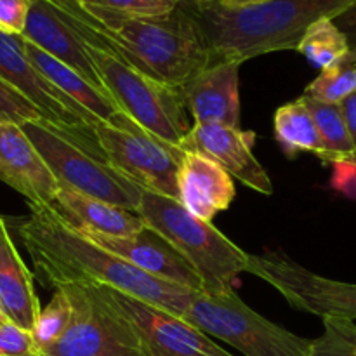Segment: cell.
Wrapping results in <instances>:
<instances>
[{
    "label": "cell",
    "instance_id": "6da1fadb",
    "mask_svg": "<svg viewBox=\"0 0 356 356\" xmlns=\"http://www.w3.org/2000/svg\"><path fill=\"white\" fill-rule=\"evenodd\" d=\"M16 233L44 287L106 285L183 318L195 291L160 280L94 243L52 207H30Z\"/></svg>",
    "mask_w": 356,
    "mask_h": 356
},
{
    "label": "cell",
    "instance_id": "7a4b0ae2",
    "mask_svg": "<svg viewBox=\"0 0 356 356\" xmlns=\"http://www.w3.org/2000/svg\"><path fill=\"white\" fill-rule=\"evenodd\" d=\"M86 23L117 54L146 75L181 87L214 63L193 17L177 3L156 16L125 14L73 0Z\"/></svg>",
    "mask_w": 356,
    "mask_h": 356
},
{
    "label": "cell",
    "instance_id": "3957f363",
    "mask_svg": "<svg viewBox=\"0 0 356 356\" xmlns=\"http://www.w3.org/2000/svg\"><path fill=\"white\" fill-rule=\"evenodd\" d=\"M355 0H268L245 7L216 2L179 6L193 17L216 61L243 65L257 56L296 51L305 31L322 17H334Z\"/></svg>",
    "mask_w": 356,
    "mask_h": 356
},
{
    "label": "cell",
    "instance_id": "277c9868",
    "mask_svg": "<svg viewBox=\"0 0 356 356\" xmlns=\"http://www.w3.org/2000/svg\"><path fill=\"white\" fill-rule=\"evenodd\" d=\"M82 40L92 70L110 99L153 136L179 148L193 127L179 87L163 83L125 61L86 23L73 0H47Z\"/></svg>",
    "mask_w": 356,
    "mask_h": 356
},
{
    "label": "cell",
    "instance_id": "5b68a950",
    "mask_svg": "<svg viewBox=\"0 0 356 356\" xmlns=\"http://www.w3.org/2000/svg\"><path fill=\"white\" fill-rule=\"evenodd\" d=\"M134 214L197 271L204 291L233 289L236 277L247 271L250 254L212 222L195 218L176 198L143 190Z\"/></svg>",
    "mask_w": 356,
    "mask_h": 356
},
{
    "label": "cell",
    "instance_id": "8992f818",
    "mask_svg": "<svg viewBox=\"0 0 356 356\" xmlns=\"http://www.w3.org/2000/svg\"><path fill=\"white\" fill-rule=\"evenodd\" d=\"M21 129L59 184L125 211H136L143 188L115 170L99 152L42 118L24 122Z\"/></svg>",
    "mask_w": 356,
    "mask_h": 356
},
{
    "label": "cell",
    "instance_id": "52a82bcc",
    "mask_svg": "<svg viewBox=\"0 0 356 356\" xmlns=\"http://www.w3.org/2000/svg\"><path fill=\"white\" fill-rule=\"evenodd\" d=\"M183 320L245 356H309L312 341L261 316L233 289L195 292Z\"/></svg>",
    "mask_w": 356,
    "mask_h": 356
},
{
    "label": "cell",
    "instance_id": "ba28073f",
    "mask_svg": "<svg viewBox=\"0 0 356 356\" xmlns=\"http://www.w3.org/2000/svg\"><path fill=\"white\" fill-rule=\"evenodd\" d=\"M92 134L104 160L143 190L177 200L183 152L167 145L120 111L111 124L96 122Z\"/></svg>",
    "mask_w": 356,
    "mask_h": 356
},
{
    "label": "cell",
    "instance_id": "9c48e42d",
    "mask_svg": "<svg viewBox=\"0 0 356 356\" xmlns=\"http://www.w3.org/2000/svg\"><path fill=\"white\" fill-rule=\"evenodd\" d=\"M247 273L271 285L299 312L312 313L320 318L356 320V284L313 273L282 249L250 254Z\"/></svg>",
    "mask_w": 356,
    "mask_h": 356
},
{
    "label": "cell",
    "instance_id": "30bf717a",
    "mask_svg": "<svg viewBox=\"0 0 356 356\" xmlns=\"http://www.w3.org/2000/svg\"><path fill=\"white\" fill-rule=\"evenodd\" d=\"M72 305L68 329L40 356H143L138 339L122 316L108 308L90 285L63 284Z\"/></svg>",
    "mask_w": 356,
    "mask_h": 356
},
{
    "label": "cell",
    "instance_id": "8fae6325",
    "mask_svg": "<svg viewBox=\"0 0 356 356\" xmlns=\"http://www.w3.org/2000/svg\"><path fill=\"white\" fill-rule=\"evenodd\" d=\"M97 298L127 322L143 356H235L186 320L106 285H90Z\"/></svg>",
    "mask_w": 356,
    "mask_h": 356
},
{
    "label": "cell",
    "instance_id": "7c38bea8",
    "mask_svg": "<svg viewBox=\"0 0 356 356\" xmlns=\"http://www.w3.org/2000/svg\"><path fill=\"white\" fill-rule=\"evenodd\" d=\"M254 132L221 124H193L183 141L181 152H193L218 163L233 179L263 195L273 193V183L252 152Z\"/></svg>",
    "mask_w": 356,
    "mask_h": 356
},
{
    "label": "cell",
    "instance_id": "4fadbf2b",
    "mask_svg": "<svg viewBox=\"0 0 356 356\" xmlns=\"http://www.w3.org/2000/svg\"><path fill=\"white\" fill-rule=\"evenodd\" d=\"M82 233L89 236L94 243L110 250L111 254L122 257L129 264L152 275V277L181 285V287H186L195 292L204 291V285H202L197 271L165 240L160 238L155 232L146 226L139 233L129 236H110L94 232Z\"/></svg>",
    "mask_w": 356,
    "mask_h": 356
},
{
    "label": "cell",
    "instance_id": "5bb4252c",
    "mask_svg": "<svg viewBox=\"0 0 356 356\" xmlns=\"http://www.w3.org/2000/svg\"><path fill=\"white\" fill-rule=\"evenodd\" d=\"M0 181L30 207H52L59 183L17 124H0Z\"/></svg>",
    "mask_w": 356,
    "mask_h": 356
},
{
    "label": "cell",
    "instance_id": "9a60e30c",
    "mask_svg": "<svg viewBox=\"0 0 356 356\" xmlns=\"http://www.w3.org/2000/svg\"><path fill=\"white\" fill-rule=\"evenodd\" d=\"M240 66L236 61H216L179 87L193 124L240 127Z\"/></svg>",
    "mask_w": 356,
    "mask_h": 356
},
{
    "label": "cell",
    "instance_id": "2e32d148",
    "mask_svg": "<svg viewBox=\"0 0 356 356\" xmlns=\"http://www.w3.org/2000/svg\"><path fill=\"white\" fill-rule=\"evenodd\" d=\"M176 183L181 205L207 222H212L219 212L228 211L236 197L233 177L200 153L183 152Z\"/></svg>",
    "mask_w": 356,
    "mask_h": 356
},
{
    "label": "cell",
    "instance_id": "e0dca14e",
    "mask_svg": "<svg viewBox=\"0 0 356 356\" xmlns=\"http://www.w3.org/2000/svg\"><path fill=\"white\" fill-rule=\"evenodd\" d=\"M21 37L30 40L31 44L40 47L42 51L51 54L58 61L65 63L79 75H82L87 82L104 92L103 86L87 58L80 37L47 0H31L26 28Z\"/></svg>",
    "mask_w": 356,
    "mask_h": 356
},
{
    "label": "cell",
    "instance_id": "ac0fdd59",
    "mask_svg": "<svg viewBox=\"0 0 356 356\" xmlns=\"http://www.w3.org/2000/svg\"><path fill=\"white\" fill-rule=\"evenodd\" d=\"M0 306L10 322L30 332L42 309L33 271L24 264L10 235L9 219L3 216H0Z\"/></svg>",
    "mask_w": 356,
    "mask_h": 356
},
{
    "label": "cell",
    "instance_id": "d6986e66",
    "mask_svg": "<svg viewBox=\"0 0 356 356\" xmlns=\"http://www.w3.org/2000/svg\"><path fill=\"white\" fill-rule=\"evenodd\" d=\"M52 209L68 225L80 232H94L110 236L136 235L145 228L138 214L111 205L108 202L83 195L68 186L59 184Z\"/></svg>",
    "mask_w": 356,
    "mask_h": 356
},
{
    "label": "cell",
    "instance_id": "ffe728a7",
    "mask_svg": "<svg viewBox=\"0 0 356 356\" xmlns=\"http://www.w3.org/2000/svg\"><path fill=\"white\" fill-rule=\"evenodd\" d=\"M19 38L21 49H23L24 56L28 61L31 63L35 70L44 76L47 82H51L59 92L68 96L73 103L79 104L83 111L96 118L97 122H104V124H111L115 118L120 113V108L106 96L101 89L94 87L92 83L87 82L82 75L66 66L65 63L58 61L52 58L51 54L42 51L35 44L23 37Z\"/></svg>",
    "mask_w": 356,
    "mask_h": 356
},
{
    "label": "cell",
    "instance_id": "44dd1931",
    "mask_svg": "<svg viewBox=\"0 0 356 356\" xmlns=\"http://www.w3.org/2000/svg\"><path fill=\"white\" fill-rule=\"evenodd\" d=\"M273 131L275 139L289 159H296L301 153H312L323 163L327 162L318 129L302 97L282 104L275 111Z\"/></svg>",
    "mask_w": 356,
    "mask_h": 356
},
{
    "label": "cell",
    "instance_id": "7402d4cb",
    "mask_svg": "<svg viewBox=\"0 0 356 356\" xmlns=\"http://www.w3.org/2000/svg\"><path fill=\"white\" fill-rule=\"evenodd\" d=\"M315 120L316 129H318L320 139H322L323 149H325L327 162L334 163L337 160H350L356 159L355 146L348 132L346 122H344L343 111L339 104H330L316 101L313 97L301 96Z\"/></svg>",
    "mask_w": 356,
    "mask_h": 356
},
{
    "label": "cell",
    "instance_id": "603a6c76",
    "mask_svg": "<svg viewBox=\"0 0 356 356\" xmlns=\"http://www.w3.org/2000/svg\"><path fill=\"white\" fill-rule=\"evenodd\" d=\"M296 51L301 52L315 68L322 72L341 61L351 47L336 23L330 17H322L305 31Z\"/></svg>",
    "mask_w": 356,
    "mask_h": 356
},
{
    "label": "cell",
    "instance_id": "cb8c5ba5",
    "mask_svg": "<svg viewBox=\"0 0 356 356\" xmlns=\"http://www.w3.org/2000/svg\"><path fill=\"white\" fill-rule=\"evenodd\" d=\"M70 320H72V305L61 289H54V296L49 305L40 309L31 330L38 350L42 351L54 344L68 329Z\"/></svg>",
    "mask_w": 356,
    "mask_h": 356
},
{
    "label": "cell",
    "instance_id": "d4e9b609",
    "mask_svg": "<svg viewBox=\"0 0 356 356\" xmlns=\"http://www.w3.org/2000/svg\"><path fill=\"white\" fill-rule=\"evenodd\" d=\"M323 334L312 341L309 356H356L355 343L343 318H323Z\"/></svg>",
    "mask_w": 356,
    "mask_h": 356
},
{
    "label": "cell",
    "instance_id": "484cf974",
    "mask_svg": "<svg viewBox=\"0 0 356 356\" xmlns=\"http://www.w3.org/2000/svg\"><path fill=\"white\" fill-rule=\"evenodd\" d=\"M37 118H42L38 108L19 90L0 79V124L21 125L28 120H37Z\"/></svg>",
    "mask_w": 356,
    "mask_h": 356
},
{
    "label": "cell",
    "instance_id": "4316f807",
    "mask_svg": "<svg viewBox=\"0 0 356 356\" xmlns=\"http://www.w3.org/2000/svg\"><path fill=\"white\" fill-rule=\"evenodd\" d=\"M0 356H40L33 334L9 318L0 325Z\"/></svg>",
    "mask_w": 356,
    "mask_h": 356
},
{
    "label": "cell",
    "instance_id": "83f0119b",
    "mask_svg": "<svg viewBox=\"0 0 356 356\" xmlns=\"http://www.w3.org/2000/svg\"><path fill=\"white\" fill-rule=\"evenodd\" d=\"M89 6L104 7L125 14H141V16H156L167 14L177 7L176 0H79Z\"/></svg>",
    "mask_w": 356,
    "mask_h": 356
},
{
    "label": "cell",
    "instance_id": "f1b7e54d",
    "mask_svg": "<svg viewBox=\"0 0 356 356\" xmlns=\"http://www.w3.org/2000/svg\"><path fill=\"white\" fill-rule=\"evenodd\" d=\"M31 0H0V31L21 37L26 28Z\"/></svg>",
    "mask_w": 356,
    "mask_h": 356
},
{
    "label": "cell",
    "instance_id": "f546056e",
    "mask_svg": "<svg viewBox=\"0 0 356 356\" xmlns=\"http://www.w3.org/2000/svg\"><path fill=\"white\" fill-rule=\"evenodd\" d=\"M332 165L330 188L346 198L356 200V159L337 160Z\"/></svg>",
    "mask_w": 356,
    "mask_h": 356
},
{
    "label": "cell",
    "instance_id": "4dcf8cb0",
    "mask_svg": "<svg viewBox=\"0 0 356 356\" xmlns=\"http://www.w3.org/2000/svg\"><path fill=\"white\" fill-rule=\"evenodd\" d=\"M332 21L336 23V26L343 31L344 37L348 38L350 47L356 49V0L350 7H346L343 13L337 14Z\"/></svg>",
    "mask_w": 356,
    "mask_h": 356
},
{
    "label": "cell",
    "instance_id": "1f68e13d",
    "mask_svg": "<svg viewBox=\"0 0 356 356\" xmlns=\"http://www.w3.org/2000/svg\"><path fill=\"white\" fill-rule=\"evenodd\" d=\"M341 111H343L344 122H346L348 132H350V138L353 141L355 146V155H356V92L351 94L350 97L343 101L339 104Z\"/></svg>",
    "mask_w": 356,
    "mask_h": 356
},
{
    "label": "cell",
    "instance_id": "d6a6232c",
    "mask_svg": "<svg viewBox=\"0 0 356 356\" xmlns=\"http://www.w3.org/2000/svg\"><path fill=\"white\" fill-rule=\"evenodd\" d=\"M211 2L219 3L222 7H245V6H254V3L268 2V0H211Z\"/></svg>",
    "mask_w": 356,
    "mask_h": 356
},
{
    "label": "cell",
    "instance_id": "836d02e7",
    "mask_svg": "<svg viewBox=\"0 0 356 356\" xmlns=\"http://www.w3.org/2000/svg\"><path fill=\"white\" fill-rule=\"evenodd\" d=\"M343 322H344V329H346V332L350 334V337L353 339L355 350H356V325L353 322H350V320H343Z\"/></svg>",
    "mask_w": 356,
    "mask_h": 356
},
{
    "label": "cell",
    "instance_id": "e575fe53",
    "mask_svg": "<svg viewBox=\"0 0 356 356\" xmlns=\"http://www.w3.org/2000/svg\"><path fill=\"white\" fill-rule=\"evenodd\" d=\"M183 3H205V2H211V0H181Z\"/></svg>",
    "mask_w": 356,
    "mask_h": 356
},
{
    "label": "cell",
    "instance_id": "d590c367",
    "mask_svg": "<svg viewBox=\"0 0 356 356\" xmlns=\"http://www.w3.org/2000/svg\"><path fill=\"white\" fill-rule=\"evenodd\" d=\"M6 320H7V316H6V313H3L2 306H0V325H2V323L6 322Z\"/></svg>",
    "mask_w": 356,
    "mask_h": 356
},
{
    "label": "cell",
    "instance_id": "8d00e7d4",
    "mask_svg": "<svg viewBox=\"0 0 356 356\" xmlns=\"http://www.w3.org/2000/svg\"><path fill=\"white\" fill-rule=\"evenodd\" d=\"M176 2H181V0H176Z\"/></svg>",
    "mask_w": 356,
    "mask_h": 356
}]
</instances>
